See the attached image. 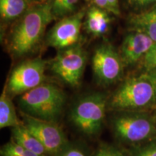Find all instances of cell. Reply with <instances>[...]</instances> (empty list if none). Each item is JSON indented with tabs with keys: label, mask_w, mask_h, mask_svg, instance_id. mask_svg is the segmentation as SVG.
Returning a JSON list of instances; mask_svg holds the SVG:
<instances>
[{
	"label": "cell",
	"mask_w": 156,
	"mask_h": 156,
	"mask_svg": "<svg viewBox=\"0 0 156 156\" xmlns=\"http://www.w3.org/2000/svg\"><path fill=\"white\" fill-rule=\"evenodd\" d=\"M109 4L112 9V14L115 15H120L119 5V0H108Z\"/></svg>",
	"instance_id": "484cf974"
},
{
	"label": "cell",
	"mask_w": 156,
	"mask_h": 156,
	"mask_svg": "<svg viewBox=\"0 0 156 156\" xmlns=\"http://www.w3.org/2000/svg\"><path fill=\"white\" fill-rule=\"evenodd\" d=\"M93 4L97 7H100L101 9L107 10L109 12L112 13V9L111 7L110 4H109L108 0H91Z\"/></svg>",
	"instance_id": "d4e9b609"
},
{
	"label": "cell",
	"mask_w": 156,
	"mask_h": 156,
	"mask_svg": "<svg viewBox=\"0 0 156 156\" xmlns=\"http://www.w3.org/2000/svg\"><path fill=\"white\" fill-rule=\"evenodd\" d=\"M1 156H44L31 152L23 146L11 140L2 146L0 150Z\"/></svg>",
	"instance_id": "ac0fdd59"
},
{
	"label": "cell",
	"mask_w": 156,
	"mask_h": 156,
	"mask_svg": "<svg viewBox=\"0 0 156 156\" xmlns=\"http://www.w3.org/2000/svg\"><path fill=\"white\" fill-rule=\"evenodd\" d=\"M23 124V121L17 115L10 95L4 87L0 97V128H13Z\"/></svg>",
	"instance_id": "9a60e30c"
},
{
	"label": "cell",
	"mask_w": 156,
	"mask_h": 156,
	"mask_svg": "<svg viewBox=\"0 0 156 156\" xmlns=\"http://www.w3.org/2000/svg\"><path fill=\"white\" fill-rule=\"evenodd\" d=\"M155 106L153 86L144 74L129 77L108 98V107L116 112H137Z\"/></svg>",
	"instance_id": "3957f363"
},
{
	"label": "cell",
	"mask_w": 156,
	"mask_h": 156,
	"mask_svg": "<svg viewBox=\"0 0 156 156\" xmlns=\"http://www.w3.org/2000/svg\"><path fill=\"white\" fill-rule=\"evenodd\" d=\"M154 46H155V47H156V42L155 43V44H154Z\"/></svg>",
	"instance_id": "83f0119b"
},
{
	"label": "cell",
	"mask_w": 156,
	"mask_h": 156,
	"mask_svg": "<svg viewBox=\"0 0 156 156\" xmlns=\"http://www.w3.org/2000/svg\"><path fill=\"white\" fill-rule=\"evenodd\" d=\"M55 17H66L75 10L78 0H49Z\"/></svg>",
	"instance_id": "e0dca14e"
},
{
	"label": "cell",
	"mask_w": 156,
	"mask_h": 156,
	"mask_svg": "<svg viewBox=\"0 0 156 156\" xmlns=\"http://www.w3.org/2000/svg\"><path fill=\"white\" fill-rule=\"evenodd\" d=\"M54 18L49 0L30 7L9 35L8 50L11 55L22 57L34 51L41 41L48 25Z\"/></svg>",
	"instance_id": "6da1fadb"
},
{
	"label": "cell",
	"mask_w": 156,
	"mask_h": 156,
	"mask_svg": "<svg viewBox=\"0 0 156 156\" xmlns=\"http://www.w3.org/2000/svg\"><path fill=\"white\" fill-rule=\"evenodd\" d=\"M142 60L145 71L156 69V47L154 45Z\"/></svg>",
	"instance_id": "7402d4cb"
},
{
	"label": "cell",
	"mask_w": 156,
	"mask_h": 156,
	"mask_svg": "<svg viewBox=\"0 0 156 156\" xmlns=\"http://www.w3.org/2000/svg\"><path fill=\"white\" fill-rule=\"evenodd\" d=\"M114 134L124 143L138 144L156 139V120L154 116L137 112H126L112 121Z\"/></svg>",
	"instance_id": "5b68a950"
},
{
	"label": "cell",
	"mask_w": 156,
	"mask_h": 156,
	"mask_svg": "<svg viewBox=\"0 0 156 156\" xmlns=\"http://www.w3.org/2000/svg\"><path fill=\"white\" fill-rule=\"evenodd\" d=\"M129 4L135 8H142L148 5L156 4V0H127Z\"/></svg>",
	"instance_id": "603a6c76"
},
{
	"label": "cell",
	"mask_w": 156,
	"mask_h": 156,
	"mask_svg": "<svg viewBox=\"0 0 156 156\" xmlns=\"http://www.w3.org/2000/svg\"><path fill=\"white\" fill-rule=\"evenodd\" d=\"M12 140L31 152L41 155L49 156L41 142L23 124L12 128Z\"/></svg>",
	"instance_id": "5bb4252c"
},
{
	"label": "cell",
	"mask_w": 156,
	"mask_h": 156,
	"mask_svg": "<svg viewBox=\"0 0 156 156\" xmlns=\"http://www.w3.org/2000/svg\"><path fill=\"white\" fill-rule=\"evenodd\" d=\"M66 96L63 90L51 83H44L25 92L18 98L21 112L41 119L56 122L63 112Z\"/></svg>",
	"instance_id": "7a4b0ae2"
},
{
	"label": "cell",
	"mask_w": 156,
	"mask_h": 156,
	"mask_svg": "<svg viewBox=\"0 0 156 156\" xmlns=\"http://www.w3.org/2000/svg\"><path fill=\"white\" fill-rule=\"evenodd\" d=\"M85 10L64 17L52 27L46 36L48 46L62 50L79 44Z\"/></svg>",
	"instance_id": "30bf717a"
},
{
	"label": "cell",
	"mask_w": 156,
	"mask_h": 156,
	"mask_svg": "<svg viewBox=\"0 0 156 156\" xmlns=\"http://www.w3.org/2000/svg\"><path fill=\"white\" fill-rule=\"evenodd\" d=\"M87 63V54L80 44L58 50L50 63L51 72L72 87L80 85Z\"/></svg>",
	"instance_id": "8992f818"
},
{
	"label": "cell",
	"mask_w": 156,
	"mask_h": 156,
	"mask_svg": "<svg viewBox=\"0 0 156 156\" xmlns=\"http://www.w3.org/2000/svg\"><path fill=\"white\" fill-rule=\"evenodd\" d=\"M144 75L149 80L150 82L153 85L154 90H155V106H156V69L149 70V71H145Z\"/></svg>",
	"instance_id": "cb8c5ba5"
},
{
	"label": "cell",
	"mask_w": 156,
	"mask_h": 156,
	"mask_svg": "<svg viewBox=\"0 0 156 156\" xmlns=\"http://www.w3.org/2000/svg\"><path fill=\"white\" fill-rule=\"evenodd\" d=\"M47 62L41 58L25 60L12 69L5 86L10 97L21 95L45 82Z\"/></svg>",
	"instance_id": "52a82bcc"
},
{
	"label": "cell",
	"mask_w": 156,
	"mask_h": 156,
	"mask_svg": "<svg viewBox=\"0 0 156 156\" xmlns=\"http://www.w3.org/2000/svg\"><path fill=\"white\" fill-rule=\"evenodd\" d=\"M108 99L103 93H93L80 99L72 108L70 119L80 132L94 137L102 131Z\"/></svg>",
	"instance_id": "277c9868"
},
{
	"label": "cell",
	"mask_w": 156,
	"mask_h": 156,
	"mask_svg": "<svg viewBox=\"0 0 156 156\" xmlns=\"http://www.w3.org/2000/svg\"><path fill=\"white\" fill-rule=\"evenodd\" d=\"M55 156H90L84 146L69 142L67 145Z\"/></svg>",
	"instance_id": "ffe728a7"
},
{
	"label": "cell",
	"mask_w": 156,
	"mask_h": 156,
	"mask_svg": "<svg viewBox=\"0 0 156 156\" xmlns=\"http://www.w3.org/2000/svg\"><path fill=\"white\" fill-rule=\"evenodd\" d=\"M127 24L131 31H138L147 35L156 42V4L149 9L134 13L128 17Z\"/></svg>",
	"instance_id": "7c38bea8"
},
{
	"label": "cell",
	"mask_w": 156,
	"mask_h": 156,
	"mask_svg": "<svg viewBox=\"0 0 156 156\" xmlns=\"http://www.w3.org/2000/svg\"><path fill=\"white\" fill-rule=\"evenodd\" d=\"M132 155L133 156H156V139L137 148Z\"/></svg>",
	"instance_id": "44dd1931"
},
{
	"label": "cell",
	"mask_w": 156,
	"mask_h": 156,
	"mask_svg": "<svg viewBox=\"0 0 156 156\" xmlns=\"http://www.w3.org/2000/svg\"><path fill=\"white\" fill-rule=\"evenodd\" d=\"M25 127L38 138L49 156H55L69 143L67 136L56 122L36 118L20 111Z\"/></svg>",
	"instance_id": "9c48e42d"
},
{
	"label": "cell",
	"mask_w": 156,
	"mask_h": 156,
	"mask_svg": "<svg viewBox=\"0 0 156 156\" xmlns=\"http://www.w3.org/2000/svg\"><path fill=\"white\" fill-rule=\"evenodd\" d=\"M155 42L143 33L131 31L124 37L121 46L120 55L124 66H131L143 59Z\"/></svg>",
	"instance_id": "8fae6325"
},
{
	"label": "cell",
	"mask_w": 156,
	"mask_h": 156,
	"mask_svg": "<svg viewBox=\"0 0 156 156\" xmlns=\"http://www.w3.org/2000/svg\"><path fill=\"white\" fill-rule=\"evenodd\" d=\"M154 117H155V120H156V114H155V116H154Z\"/></svg>",
	"instance_id": "f1b7e54d"
},
{
	"label": "cell",
	"mask_w": 156,
	"mask_h": 156,
	"mask_svg": "<svg viewBox=\"0 0 156 156\" xmlns=\"http://www.w3.org/2000/svg\"><path fill=\"white\" fill-rule=\"evenodd\" d=\"M124 64L120 54L108 43L95 48L92 58L94 77L101 85L108 86L122 78Z\"/></svg>",
	"instance_id": "ba28073f"
},
{
	"label": "cell",
	"mask_w": 156,
	"mask_h": 156,
	"mask_svg": "<svg viewBox=\"0 0 156 156\" xmlns=\"http://www.w3.org/2000/svg\"><path fill=\"white\" fill-rule=\"evenodd\" d=\"M112 17L109 12L97 6H93L86 12L85 26L90 34L101 37L106 34L110 28Z\"/></svg>",
	"instance_id": "4fadbf2b"
},
{
	"label": "cell",
	"mask_w": 156,
	"mask_h": 156,
	"mask_svg": "<svg viewBox=\"0 0 156 156\" xmlns=\"http://www.w3.org/2000/svg\"><path fill=\"white\" fill-rule=\"evenodd\" d=\"M28 1L30 2V3H32V4H33V2H34V0H28Z\"/></svg>",
	"instance_id": "4316f807"
},
{
	"label": "cell",
	"mask_w": 156,
	"mask_h": 156,
	"mask_svg": "<svg viewBox=\"0 0 156 156\" xmlns=\"http://www.w3.org/2000/svg\"><path fill=\"white\" fill-rule=\"evenodd\" d=\"M28 0H0V15L4 22L20 18L31 7Z\"/></svg>",
	"instance_id": "2e32d148"
},
{
	"label": "cell",
	"mask_w": 156,
	"mask_h": 156,
	"mask_svg": "<svg viewBox=\"0 0 156 156\" xmlns=\"http://www.w3.org/2000/svg\"><path fill=\"white\" fill-rule=\"evenodd\" d=\"M93 156H133V155L116 145L102 144L99 146Z\"/></svg>",
	"instance_id": "d6986e66"
}]
</instances>
